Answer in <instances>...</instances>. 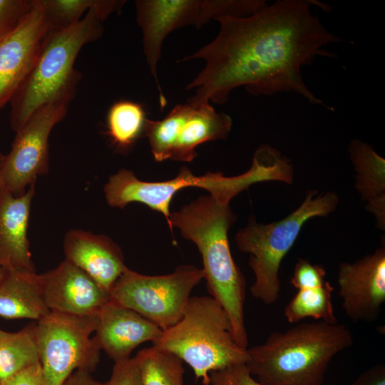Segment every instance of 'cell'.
Wrapping results in <instances>:
<instances>
[{"label": "cell", "mask_w": 385, "mask_h": 385, "mask_svg": "<svg viewBox=\"0 0 385 385\" xmlns=\"http://www.w3.org/2000/svg\"><path fill=\"white\" fill-rule=\"evenodd\" d=\"M310 0H278L244 17L222 16L217 36L179 62L202 59L204 68L187 86L192 104L226 103L232 90L252 95L296 93L323 104L306 86L302 68L318 56L336 58L326 46L341 39L311 11Z\"/></svg>", "instance_id": "cell-1"}, {"label": "cell", "mask_w": 385, "mask_h": 385, "mask_svg": "<svg viewBox=\"0 0 385 385\" xmlns=\"http://www.w3.org/2000/svg\"><path fill=\"white\" fill-rule=\"evenodd\" d=\"M235 220L230 201L204 195L171 212L169 227H177L193 242L202 258L204 278L210 296L227 314L235 342L247 349L245 322V279L230 248L228 230Z\"/></svg>", "instance_id": "cell-2"}, {"label": "cell", "mask_w": 385, "mask_h": 385, "mask_svg": "<svg viewBox=\"0 0 385 385\" xmlns=\"http://www.w3.org/2000/svg\"><path fill=\"white\" fill-rule=\"evenodd\" d=\"M120 9L118 0H98L76 24L50 31L33 66L9 103V123L15 133L41 106L48 103L68 106L81 78L74 68L79 51L85 44L102 36L103 21Z\"/></svg>", "instance_id": "cell-3"}, {"label": "cell", "mask_w": 385, "mask_h": 385, "mask_svg": "<svg viewBox=\"0 0 385 385\" xmlns=\"http://www.w3.org/2000/svg\"><path fill=\"white\" fill-rule=\"evenodd\" d=\"M353 343L344 324L301 323L247 348L245 364L262 385H322L332 359Z\"/></svg>", "instance_id": "cell-4"}, {"label": "cell", "mask_w": 385, "mask_h": 385, "mask_svg": "<svg viewBox=\"0 0 385 385\" xmlns=\"http://www.w3.org/2000/svg\"><path fill=\"white\" fill-rule=\"evenodd\" d=\"M285 169L282 160L271 151L257 148L252 164L245 173L227 177L221 173L208 172L196 175L186 166L180 168L178 175L164 181H144L125 168L111 175L103 192L107 203L113 207L124 208L136 202L160 212L169 224L170 205L175 193L180 190L195 187L207 190L213 197L230 201L251 185L267 180L282 181Z\"/></svg>", "instance_id": "cell-5"}, {"label": "cell", "mask_w": 385, "mask_h": 385, "mask_svg": "<svg viewBox=\"0 0 385 385\" xmlns=\"http://www.w3.org/2000/svg\"><path fill=\"white\" fill-rule=\"evenodd\" d=\"M153 345L187 363L204 385L211 372L247 360V349L232 337L227 314L211 296L190 297L180 320L162 330Z\"/></svg>", "instance_id": "cell-6"}, {"label": "cell", "mask_w": 385, "mask_h": 385, "mask_svg": "<svg viewBox=\"0 0 385 385\" xmlns=\"http://www.w3.org/2000/svg\"><path fill=\"white\" fill-rule=\"evenodd\" d=\"M317 193V190L308 191L300 206L279 221L264 225L250 220L235 236L238 249L250 254L249 265L255 277L251 293L265 304H272L279 298L281 262L304 224L312 217L327 216L337 207L339 198L336 193Z\"/></svg>", "instance_id": "cell-7"}, {"label": "cell", "mask_w": 385, "mask_h": 385, "mask_svg": "<svg viewBox=\"0 0 385 385\" xmlns=\"http://www.w3.org/2000/svg\"><path fill=\"white\" fill-rule=\"evenodd\" d=\"M136 19L141 29L143 51L159 91L161 107L167 103L157 74L164 40L185 26L200 29L222 16L244 17L267 5L264 0H137Z\"/></svg>", "instance_id": "cell-8"}, {"label": "cell", "mask_w": 385, "mask_h": 385, "mask_svg": "<svg viewBox=\"0 0 385 385\" xmlns=\"http://www.w3.org/2000/svg\"><path fill=\"white\" fill-rule=\"evenodd\" d=\"M203 278L202 269L190 265L158 276L126 267L110 291V300L135 311L163 330L180 320L191 292Z\"/></svg>", "instance_id": "cell-9"}, {"label": "cell", "mask_w": 385, "mask_h": 385, "mask_svg": "<svg viewBox=\"0 0 385 385\" xmlns=\"http://www.w3.org/2000/svg\"><path fill=\"white\" fill-rule=\"evenodd\" d=\"M98 314L77 316L51 311L36 323L45 385H62L76 371H93L101 348L94 337Z\"/></svg>", "instance_id": "cell-10"}, {"label": "cell", "mask_w": 385, "mask_h": 385, "mask_svg": "<svg viewBox=\"0 0 385 385\" xmlns=\"http://www.w3.org/2000/svg\"><path fill=\"white\" fill-rule=\"evenodd\" d=\"M67 111L68 106L63 104L44 105L16 132L11 150L0 168V190L21 196L38 176L48 173L50 133Z\"/></svg>", "instance_id": "cell-11"}, {"label": "cell", "mask_w": 385, "mask_h": 385, "mask_svg": "<svg viewBox=\"0 0 385 385\" xmlns=\"http://www.w3.org/2000/svg\"><path fill=\"white\" fill-rule=\"evenodd\" d=\"M49 33L43 0H31L19 26L0 41V110L10 103Z\"/></svg>", "instance_id": "cell-12"}, {"label": "cell", "mask_w": 385, "mask_h": 385, "mask_svg": "<svg viewBox=\"0 0 385 385\" xmlns=\"http://www.w3.org/2000/svg\"><path fill=\"white\" fill-rule=\"evenodd\" d=\"M337 281L342 309L352 322L377 319L385 302L384 245L354 263H342Z\"/></svg>", "instance_id": "cell-13"}, {"label": "cell", "mask_w": 385, "mask_h": 385, "mask_svg": "<svg viewBox=\"0 0 385 385\" xmlns=\"http://www.w3.org/2000/svg\"><path fill=\"white\" fill-rule=\"evenodd\" d=\"M38 279L50 311L77 316L97 315L110 302L109 292L66 260L56 268L38 274Z\"/></svg>", "instance_id": "cell-14"}, {"label": "cell", "mask_w": 385, "mask_h": 385, "mask_svg": "<svg viewBox=\"0 0 385 385\" xmlns=\"http://www.w3.org/2000/svg\"><path fill=\"white\" fill-rule=\"evenodd\" d=\"M165 118L173 145L170 159L183 162L197 157L199 145L226 139L232 126L230 115L217 112L210 103L179 104Z\"/></svg>", "instance_id": "cell-15"}, {"label": "cell", "mask_w": 385, "mask_h": 385, "mask_svg": "<svg viewBox=\"0 0 385 385\" xmlns=\"http://www.w3.org/2000/svg\"><path fill=\"white\" fill-rule=\"evenodd\" d=\"M65 260L91 277L110 293L127 267L120 247L110 237L72 229L63 240Z\"/></svg>", "instance_id": "cell-16"}, {"label": "cell", "mask_w": 385, "mask_h": 385, "mask_svg": "<svg viewBox=\"0 0 385 385\" xmlns=\"http://www.w3.org/2000/svg\"><path fill=\"white\" fill-rule=\"evenodd\" d=\"M162 329L135 311L110 300L98 312L94 338L114 362L125 360L138 346L154 342Z\"/></svg>", "instance_id": "cell-17"}, {"label": "cell", "mask_w": 385, "mask_h": 385, "mask_svg": "<svg viewBox=\"0 0 385 385\" xmlns=\"http://www.w3.org/2000/svg\"><path fill=\"white\" fill-rule=\"evenodd\" d=\"M35 185L18 197L0 190V265L8 271L36 272L27 235Z\"/></svg>", "instance_id": "cell-18"}, {"label": "cell", "mask_w": 385, "mask_h": 385, "mask_svg": "<svg viewBox=\"0 0 385 385\" xmlns=\"http://www.w3.org/2000/svg\"><path fill=\"white\" fill-rule=\"evenodd\" d=\"M50 312L38 274L6 270L0 281V317L38 321Z\"/></svg>", "instance_id": "cell-19"}, {"label": "cell", "mask_w": 385, "mask_h": 385, "mask_svg": "<svg viewBox=\"0 0 385 385\" xmlns=\"http://www.w3.org/2000/svg\"><path fill=\"white\" fill-rule=\"evenodd\" d=\"M349 151L357 172L356 188L366 208L376 218L377 226H385V160L373 148L360 140H353Z\"/></svg>", "instance_id": "cell-20"}, {"label": "cell", "mask_w": 385, "mask_h": 385, "mask_svg": "<svg viewBox=\"0 0 385 385\" xmlns=\"http://www.w3.org/2000/svg\"><path fill=\"white\" fill-rule=\"evenodd\" d=\"M40 362L36 323L16 332L0 329V383Z\"/></svg>", "instance_id": "cell-21"}, {"label": "cell", "mask_w": 385, "mask_h": 385, "mask_svg": "<svg viewBox=\"0 0 385 385\" xmlns=\"http://www.w3.org/2000/svg\"><path fill=\"white\" fill-rule=\"evenodd\" d=\"M147 118L143 106L121 100L111 106L107 113V133L117 150L128 151L144 134Z\"/></svg>", "instance_id": "cell-22"}, {"label": "cell", "mask_w": 385, "mask_h": 385, "mask_svg": "<svg viewBox=\"0 0 385 385\" xmlns=\"http://www.w3.org/2000/svg\"><path fill=\"white\" fill-rule=\"evenodd\" d=\"M297 290L284 310L289 322L294 324L307 317L331 324L337 322L332 299L334 287L328 281Z\"/></svg>", "instance_id": "cell-23"}, {"label": "cell", "mask_w": 385, "mask_h": 385, "mask_svg": "<svg viewBox=\"0 0 385 385\" xmlns=\"http://www.w3.org/2000/svg\"><path fill=\"white\" fill-rule=\"evenodd\" d=\"M135 358L142 385H184L183 361L174 354L153 345Z\"/></svg>", "instance_id": "cell-24"}, {"label": "cell", "mask_w": 385, "mask_h": 385, "mask_svg": "<svg viewBox=\"0 0 385 385\" xmlns=\"http://www.w3.org/2000/svg\"><path fill=\"white\" fill-rule=\"evenodd\" d=\"M45 13L51 31L68 28L77 22L98 0H43Z\"/></svg>", "instance_id": "cell-25"}, {"label": "cell", "mask_w": 385, "mask_h": 385, "mask_svg": "<svg viewBox=\"0 0 385 385\" xmlns=\"http://www.w3.org/2000/svg\"><path fill=\"white\" fill-rule=\"evenodd\" d=\"M30 3L31 0H0V41L19 26Z\"/></svg>", "instance_id": "cell-26"}, {"label": "cell", "mask_w": 385, "mask_h": 385, "mask_svg": "<svg viewBox=\"0 0 385 385\" xmlns=\"http://www.w3.org/2000/svg\"><path fill=\"white\" fill-rule=\"evenodd\" d=\"M325 276L326 272L322 267L302 259L295 265L290 283L297 289L319 286L327 282Z\"/></svg>", "instance_id": "cell-27"}, {"label": "cell", "mask_w": 385, "mask_h": 385, "mask_svg": "<svg viewBox=\"0 0 385 385\" xmlns=\"http://www.w3.org/2000/svg\"><path fill=\"white\" fill-rule=\"evenodd\" d=\"M209 385H262L245 364L234 365L210 374Z\"/></svg>", "instance_id": "cell-28"}, {"label": "cell", "mask_w": 385, "mask_h": 385, "mask_svg": "<svg viewBox=\"0 0 385 385\" xmlns=\"http://www.w3.org/2000/svg\"><path fill=\"white\" fill-rule=\"evenodd\" d=\"M108 385H142L135 357L115 362Z\"/></svg>", "instance_id": "cell-29"}, {"label": "cell", "mask_w": 385, "mask_h": 385, "mask_svg": "<svg viewBox=\"0 0 385 385\" xmlns=\"http://www.w3.org/2000/svg\"><path fill=\"white\" fill-rule=\"evenodd\" d=\"M0 385H45L41 363L20 371L1 381Z\"/></svg>", "instance_id": "cell-30"}, {"label": "cell", "mask_w": 385, "mask_h": 385, "mask_svg": "<svg viewBox=\"0 0 385 385\" xmlns=\"http://www.w3.org/2000/svg\"><path fill=\"white\" fill-rule=\"evenodd\" d=\"M351 385H385V366L374 365L362 372Z\"/></svg>", "instance_id": "cell-31"}, {"label": "cell", "mask_w": 385, "mask_h": 385, "mask_svg": "<svg viewBox=\"0 0 385 385\" xmlns=\"http://www.w3.org/2000/svg\"><path fill=\"white\" fill-rule=\"evenodd\" d=\"M62 385H108V383L95 379L88 371L77 370Z\"/></svg>", "instance_id": "cell-32"}, {"label": "cell", "mask_w": 385, "mask_h": 385, "mask_svg": "<svg viewBox=\"0 0 385 385\" xmlns=\"http://www.w3.org/2000/svg\"><path fill=\"white\" fill-rule=\"evenodd\" d=\"M6 272V270L0 265V281L4 278Z\"/></svg>", "instance_id": "cell-33"}, {"label": "cell", "mask_w": 385, "mask_h": 385, "mask_svg": "<svg viewBox=\"0 0 385 385\" xmlns=\"http://www.w3.org/2000/svg\"><path fill=\"white\" fill-rule=\"evenodd\" d=\"M5 155L0 152V168L2 165V163L4 160Z\"/></svg>", "instance_id": "cell-34"}]
</instances>
